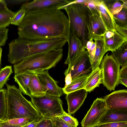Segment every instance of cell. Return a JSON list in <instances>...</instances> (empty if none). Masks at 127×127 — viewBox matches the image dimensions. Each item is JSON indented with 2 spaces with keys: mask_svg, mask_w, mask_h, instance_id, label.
Returning a JSON list of instances; mask_svg holds the SVG:
<instances>
[{
  "mask_svg": "<svg viewBox=\"0 0 127 127\" xmlns=\"http://www.w3.org/2000/svg\"><path fill=\"white\" fill-rule=\"evenodd\" d=\"M69 30L68 18L61 10L54 9L26 14L18 33V38L27 40H67Z\"/></svg>",
  "mask_w": 127,
  "mask_h": 127,
  "instance_id": "6da1fadb",
  "label": "cell"
},
{
  "mask_svg": "<svg viewBox=\"0 0 127 127\" xmlns=\"http://www.w3.org/2000/svg\"><path fill=\"white\" fill-rule=\"evenodd\" d=\"M67 39L56 38L47 40H29L18 38L9 44L8 61L15 64L32 55L53 49L63 48Z\"/></svg>",
  "mask_w": 127,
  "mask_h": 127,
  "instance_id": "7a4b0ae2",
  "label": "cell"
},
{
  "mask_svg": "<svg viewBox=\"0 0 127 127\" xmlns=\"http://www.w3.org/2000/svg\"><path fill=\"white\" fill-rule=\"evenodd\" d=\"M7 112L4 120L27 118L32 121H39L42 118L31 102L27 100L14 85L5 84Z\"/></svg>",
  "mask_w": 127,
  "mask_h": 127,
  "instance_id": "3957f363",
  "label": "cell"
},
{
  "mask_svg": "<svg viewBox=\"0 0 127 127\" xmlns=\"http://www.w3.org/2000/svg\"><path fill=\"white\" fill-rule=\"evenodd\" d=\"M63 49H53L30 56L14 64L15 74L27 71H42L54 67L62 59Z\"/></svg>",
  "mask_w": 127,
  "mask_h": 127,
  "instance_id": "277c9868",
  "label": "cell"
},
{
  "mask_svg": "<svg viewBox=\"0 0 127 127\" xmlns=\"http://www.w3.org/2000/svg\"><path fill=\"white\" fill-rule=\"evenodd\" d=\"M64 9L68 17L69 29L74 32L85 48L87 42L90 39L91 12L86 5L81 3L72 4Z\"/></svg>",
  "mask_w": 127,
  "mask_h": 127,
  "instance_id": "5b68a950",
  "label": "cell"
},
{
  "mask_svg": "<svg viewBox=\"0 0 127 127\" xmlns=\"http://www.w3.org/2000/svg\"><path fill=\"white\" fill-rule=\"evenodd\" d=\"M30 97L33 105L44 118L51 119L65 112L63 108V102L58 96L46 94L42 96L31 95Z\"/></svg>",
  "mask_w": 127,
  "mask_h": 127,
  "instance_id": "8992f818",
  "label": "cell"
},
{
  "mask_svg": "<svg viewBox=\"0 0 127 127\" xmlns=\"http://www.w3.org/2000/svg\"><path fill=\"white\" fill-rule=\"evenodd\" d=\"M100 68L102 70V83L109 90H114L118 85L119 74L120 66L117 63L112 55L107 53L101 60Z\"/></svg>",
  "mask_w": 127,
  "mask_h": 127,
  "instance_id": "52a82bcc",
  "label": "cell"
},
{
  "mask_svg": "<svg viewBox=\"0 0 127 127\" xmlns=\"http://www.w3.org/2000/svg\"><path fill=\"white\" fill-rule=\"evenodd\" d=\"M107 110L106 102L102 98L95 100L82 121V127H95Z\"/></svg>",
  "mask_w": 127,
  "mask_h": 127,
  "instance_id": "ba28073f",
  "label": "cell"
},
{
  "mask_svg": "<svg viewBox=\"0 0 127 127\" xmlns=\"http://www.w3.org/2000/svg\"><path fill=\"white\" fill-rule=\"evenodd\" d=\"M68 65L64 74L65 76L70 73L72 80L80 75L88 74L92 70L88 51L85 50L82 52Z\"/></svg>",
  "mask_w": 127,
  "mask_h": 127,
  "instance_id": "9c48e42d",
  "label": "cell"
},
{
  "mask_svg": "<svg viewBox=\"0 0 127 127\" xmlns=\"http://www.w3.org/2000/svg\"><path fill=\"white\" fill-rule=\"evenodd\" d=\"M71 0H34L23 4L21 8L24 9L26 14L49 10L58 9L68 3Z\"/></svg>",
  "mask_w": 127,
  "mask_h": 127,
  "instance_id": "30bf717a",
  "label": "cell"
},
{
  "mask_svg": "<svg viewBox=\"0 0 127 127\" xmlns=\"http://www.w3.org/2000/svg\"><path fill=\"white\" fill-rule=\"evenodd\" d=\"M107 109L114 110H127V90L114 91L104 97Z\"/></svg>",
  "mask_w": 127,
  "mask_h": 127,
  "instance_id": "8fae6325",
  "label": "cell"
},
{
  "mask_svg": "<svg viewBox=\"0 0 127 127\" xmlns=\"http://www.w3.org/2000/svg\"><path fill=\"white\" fill-rule=\"evenodd\" d=\"M33 72L46 88V94L60 97L64 94L62 88L58 86L57 81L50 76L48 70Z\"/></svg>",
  "mask_w": 127,
  "mask_h": 127,
  "instance_id": "7c38bea8",
  "label": "cell"
},
{
  "mask_svg": "<svg viewBox=\"0 0 127 127\" xmlns=\"http://www.w3.org/2000/svg\"><path fill=\"white\" fill-rule=\"evenodd\" d=\"M67 42L68 52L64 62L66 64H68L74 60L86 49L75 33L70 29Z\"/></svg>",
  "mask_w": 127,
  "mask_h": 127,
  "instance_id": "4fadbf2b",
  "label": "cell"
},
{
  "mask_svg": "<svg viewBox=\"0 0 127 127\" xmlns=\"http://www.w3.org/2000/svg\"><path fill=\"white\" fill-rule=\"evenodd\" d=\"M88 92L83 89L67 94L65 98L68 105V114L71 115L75 113L83 103Z\"/></svg>",
  "mask_w": 127,
  "mask_h": 127,
  "instance_id": "5bb4252c",
  "label": "cell"
},
{
  "mask_svg": "<svg viewBox=\"0 0 127 127\" xmlns=\"http://www.w3.org/2000/svg\"><path fill=\"white\" fill-rule=\"evenodd\" d=\"M105 50L113 52L122 46L126 39L119 34L115 30L112 31L107 30L103 35Z\"/></svg>",
  "mask_w": 127,
  "mask_h": 127,
  "instance_id": "9a60e30c",
  "label": "cell"
},
{
  "mask_svg": "<svg viewBox=\"0 0 127 127\" xmlns=\"http://www.w3.org/2000/svg\"><path fill=\"white\" fill-rule=\"evenodd\" d=\"M94 2L100 13V17L107 30L115 31L116 23L105 2L102 0H94Z\"/></svg>",
  "mask_w": 127,
  "mask_h": 127,
  "instance_id": "2e32d148",
  "label": "cell"
},
{
  "mask_svg": "<svg viewBox=\"0 0 127 127\" xmlns=\"http://www.w3.org/2000/svg\"><path fill=\"white\" fill-rule=\"evenodd\" d=\"M127 122V110H114L107 109L96 126L116 122Z\"/></svg>",
  "mask_w": 127,
  "mask_h": 127,
  "instance_id": "e0dca14e",
  "label": "cell"
},
{
  "mask_svg": "<svg viewBox=\"0 0 127 127\" xmlns=\"http://www.w3.org/2000/svg\"><path fill=\"white\" fill-rule=\"evenodd\" d=\"M89 27L90 39L103 36L107 30L101 17L97 15L91 16Z\"/></svg>",
  "mask_w": 127,
  "mask_h": 127,
  "instance_id": "ac0fdd59",
  "label": "cell"
},
{
  "mask_svg": "<svg viewBox=\"0 0 127 127\" xmlns=\"http://www.w3.org/2000/svg\"><path fill=\"white\" fill-rule=\"evenodd\" d=\"M34 74L33 71H27L15 74L14 77L21 92L30 97L31 95L29 88L30 80L31 76Z\"/></svg>",
  "mask_w": 127,
  "mask_h": 127,
  "instance_id": "d6986e66",
  "label": "cell"
},
{
  "mask_svg": "<svg viewBox=\"0 0 127 127\" xmlns=\"http://www.w3.org/2000/svg\"><path fill=\"white\" fill-rule=\"evenodd\" d=\"M102 70L99 66L89 74L84 89L88 92H91L102 83Z\"/></svg>",
  "mask_w": 127,
  "mask_h": 127,
  "instance_id": "ffe728a7",
  "label": "cell"
},
{
  "mask_svg": "<svg viewBox=\"0 0 127 127\" xmlns=\"http://www.w3.org/2000/svg\"><path fill=\"white\" fill-rule=\"evenodd\" d=\"M96 44L95 54L91 64L92 70L99 66L103 56L106 52L105 51L103 36L94 39Z\"/></svg>",
  "mask_w": 127,
  "mask_h": 127,
  "instance_id": "44dd1931",
  "label": "cell"
},
{
  "mask_svg": "<svg viewBox=\"0 0 127 127\" xmlns=\"http://www.w3.org/2000/svg\"><path fill=\"white\" fill-rule=\"evenodd\" d=\"M89 74L80 75L72 80L71 83L65 88H62L64 94L84 89Z\"/></svg>",
  "mask_w": 127,
  "mask_h": 127,
  "instance_id": "7402d4cb",
  "label": "cell"
},
{
  "mask_svg": "<svg viewBox=\"0 0 127 127\" xmlns=\"http://www.w3.org/2000/svg\"><path fill=\"white\" fill-rule=\"evenodd\" d=\"M29 88L31 95L40 96L46 94V88L40 82L34 73L31 77Z\"/></svg>",
  "mask_w": 127,
  "mask_h": 127,
  "instance_id": "603a6c76",
  "label": "cell"
},
{
  "mask_svg": "<svg viewBox=\"0 0 127 127\" xmlns=\"http://www.w3.org/2000/svg\"><path fill=\"white\" fill-rule=\"evenodd\" d=\"M112 55L118 65L122 67L127 64V41L116 50Z\"/></svg>",
  "mask_w": 127,
  "mask_h": 127,
  "instance_id": "cb8c5ba5",
  "label": "cell"
},
{
  "mask_svg": "<svg viewBox=\"0 0 127 127\" xmlns=\"http://www.w3.org/2000/svg\"><path fill=\"white\" fill-rule=\"evenodd\" d=\"M15 13L9 9L0 12V28H6L8 26Z\"/></svg>",
  "mask_w": 127,
  "mask_h": 127,
  "instance_id": "d4e9b609",
  "label": "cell"
},
{
  "mask_svg": "<svg viewBox=\"0 0 127 127\" xmlns=\"http://www.w3.org/2000/svg\"><path fill=\"white\" fill-rule=\"evenodd\" d=\"M6 89H0V121L5 118L7 112L6 99Z\"/></svg>",
  "mask_w": 127,
  "mask_h": 127,
  "instance_id": "484cf974",
  "label": "cell"
},
{
  "mask_svg": "<svg viewBox=\"0 0 127 127\" xmlns=\"http://www.w3.org/2000/svg\"><path fill=\"white\" fill-rule=\"evenodd\" d=\"M13 73L11 66H6L0 70V89H1Z\"/></svg>",
  "mask_w": 127,
  "mask_h": 127,
  "instance_id": "4316f807",
  "label": "cell"
},
{
  "mask_svg": "<svg viewBox=\"0 0 127 127\" xmlns=\"http://www.w3.org/2000/svg\"><path fill=\"white\" fill-rule=\"evenodd\" d=\"M113 18L115 22L120 26L127 27V9L122 8L118 13L114 15Z\"/></svg>",
  "mask_w": 127,
  "mask_h": 127,
  "instance_id": "83f0119b",
  "label": "cell"
},
{
  "mask_svg": "<svg viewBox=\"0 0 127 127\" xmlns=\"http://www.w3.org/2000/svg\"><path fill=\"white\" fill-rule=\"evenodd\" d=\"M32 121H33L28 118H22L8 120H3L0 121V122L11 125L21 126L22 127Z\"/></svg>",
  "mask_w": 127,
  "mask_h": 127,
  "instance_id": "f1b7e54d",
  "label": "cell"
},
{
  "mask_svg": "<svg viewBox=\"0 0 127 127\" xmlns=\"http://www.w3.org/2000/svg\"><path fill=\"white\" fill-rule=\"evenodd\" d=\"M26 14L25 10L21 8L16 12L11 23V24L19 26L22 22Z\"/></svg>",
  "mask_w": 127,
  "mask_h": 127,
  "instance_id": "f546056e",
  "label": "cell"
},
{
  "mask_svg": "<svg viewBox=\"0 0 127 127\" xmlns=\"http://www.w3.org/2000/svg\"><path fill=\"white\" fill-rule=\"evenodd\" d=\"M121 84L125 87L127 86V64L120 69L118 85Z\"/></svg>",
  "mask_w": 127,
  "mask_h": 127,
  "instance_id": "4dcf8cb0",
  "label": "cell"
},
{
  "mask_svg": "<svg viewBox=\"0 0 127 127\" xmlns=\"http://www.w3.org/2000/svg\"><path fill=\"white\" fill-rule=\"evenodd\" d=\"M58 117L67 123L75 127H77L79 123L77 119L65 112Z\"/></svg>",
  "mask_w": 127,
  "mask_h": 127,
  "instance_id": "1f68e13d",
  "label": "cell"
},
{
  "mask_svg": "<svg viewBox=\"0 0 127 127\" xmlns=\"http://www.w3.org/2000/svg\"><path fill=\"white\" fill-rule=\"evenodd\" d=\"M109 11L113 16L119 12L123 8L122 4L118 0H116L113 3L109 4L107 6Z\"/></svg>",
  "mask_w": 127,
  "mask_h": 127,
  "instance_id": "d6a6232c",
  "label": "cell"
},
{
  "mask_svg": "<svg viewBox=\"0 0 127 127\" xmlns=\"http://www.w3.org/2000/svg\"><path fill=\"white\" fill-rule=\"evenodd\" d=\"M51 119L54 127H75L67 123L58 117Z\"/></svg>",
  "mask_w": 127,
  "mask_h": 127,
  "instance_id": "836d02e7",
  "label": "cell"
},
{
  "mask_svg": "<svg viewBox=\"0 0 127 127\" xmlns=\"http://www.w3.org/2000/svg\"><path fill=\"white\" fill-rule=\"evenodd\" d=\"M84 4L88 8L92 15L100 17V13L94 3V0H88L87 2Z\"/></svg>",
  "mask_w": 127,
  "mask_h": 127,
  "instance_id": "e575fe53",
  "label": "cell"
},
{
  "mask_svg": "<svg viewBox=\"0 0 127 127\" xmlns=\"http://www.w3.org/2000/svg\"><path fill=\"white\" fill-rule=\"evenodd\" d=\"M8 31L6 28H0V47L5 45L8 38Z\"/></svg>",
  "mask_w": 127,
  "mask_h": 127,
  "instance_id": "d590c367",
  "label": "cell"
},
{
  "mask_svg": "<svg viewBox=\"0 0 127 127\" xmlns=\"http://www.w3.org/2000/svg\"><path fill=\"white\" fill-rule=\"evenodd\" d=\"M97 126V127H127V122L108 123Z\"/></svg>",
  "mask_w": 127,
  "mask_h": 127,
  "instance_id": "8d00e7d4",
  "label": "cell"
},
{
  "mask_svg": "<svg viewBox=\"0 0 127 127\" xmlns=\"http://www.w3.org/2000/svg\"><path fill=\"white\" fill-rule=\"evenodd\" d=\"M36 127H54L51 119H46L43 117Z\"/></svg>",
  "mask_w": 127,
  "mask_h": 127,
  "instance_id": "74e56055",
  "label": "cell"
},
{
  "mask_svg": "<svg viewBox=\"0 0 127 127\" xmlns=\"http://www.w3.org/2000/svg\"><path fill=\"white\" fill-rule=\"evenodd\" d=\"M115 30L120 35L127 39V27L121 26L116 23L115 25Z\"/></svg>",
  "mask_w": 127,
  "mask_h": 127,
  "instance_id": "f35d334b",
  "label": "cell"
},
{
  "mask_svg": "<svg viewBox=\"0 0 127 127\" xmlns=\"http://www.w3.org/2000/svg\"><path fill=\"white\" fill-rule=\"evenodd\" d=\"M96 50V44L95 42H93L90 49L88 52L91 64H92L93 60L95 56Z\"/></svg>",
  "mask_w": 127,
  "mask_h": 127,
  "instance_id": "ab89813d",
  "label": "cell"
},
{
  "mask_svg": "<svg viewBox=\"0 0 127 127\" xmlns=\"http://www.w3.org/2000/svg\"><path fill=\"white\" fill-rule=\"evenodd\" d=\"M5 0H0V12H3L8 10Z\"/></svg>",
  "mask_w": 127,
  "mask_h": 127,
  "instance_id": "60d3db41",
  "label": "cell"
},
{
  "mask_svg": "<svg viewBox=\"0 0 127 127\" xmlns=\"http://www.w3.org/2000/svg\"><path fill=\"white\" fill-rule=\"evenodd\" d=\"M72 79L70 73L69 72L66 76L65 78V84L64 88H65L69 85L71 82Z\"/></svg>",
  "mask_w": 127,
  "mask_h": 127,
  "instance_id": "b9f144b4",
  "label": "cell"
},
{
  "mask_svg": "<svg viewBox=\"0 0 127 127\" xmlns=\"http://www.w3.org/2000/svg\"><path fill=\"white\" fill-rule=\"evenodd\" d=\"M40 120L39 121L34 120L33 121L27 124L22 127H36V126L39 123Z\"/></svg>",
  "mask_w": 127,
  "mask_h": 127,
  "instance_id": "7bdbcfd3",
  "label": "cell"
},
{
  "mask_svg": "<svg viewBox=\"0 0 127 127\" xmlns=\"http://www.w3.org/2000/svg\"><path fill=\"white\" fill-rule=\"evenodd\" d=\"M0 127H22L21 126L11 125L6 123L0 122Z\"/></svg>",
  "mask_w": 127,
  "mask_h": 127,
  "instance_id": "ee69618b",
  "label": "cell"
},
{
  "mask_svg": "<svg viewBox=\"0 0 127 127\" xmlns=\"http://www.w3.org/2000/svg\"><path fill=\"white\" fill-rule=\"evenodd\" d=\"M93 42V39H91L87 42L85 48L87 49L88 52L89 51Z\"/></svg>",
  "mask_w": 127,
  "mask_h": 127,
  "instance_id": "f6af8a7d",
  "label": "cell"
},
{
  "mask_svg": "<svg viewBox=\"0 0 127 127\" xmlns=\"http://www.w3.org/2000/svg\"><path fill=\"white\" fill-rule=\"evenodd\" d=\"M123 2L122 4L123 8H124L127 9V0H120Z\"/></svg>",
  "mask_w": 127,
  "mask_h": 127,
  "instance_id": "bcb514c9",
  "label": "cell"
},
{
  "mask_svg": "<svg viewBox=\"0 0 127 127\" xmlns=\"http://www.w3.org/2000/svg\"><path fill=\"white\" fill-rule=\"evenodd\" d=\"M2 49L0 47V64H1V57L2 55Z\"/></svg>",
  "mask_w": 127,
  "mask_h": 127,
  "instance_id": "7dc6e473",
  "label": "cell"
},
{
  "mask_svg": "<svg viewBox=\"0 0 127 127\" xmlns=\"http://www.w3.org/2000/svg\"><path fill=\"white\" fill-rule=\"evenodd\" d=\"M1 64H0V69H1Z\"/></svg>",
  "mask_w": 127,
  "mask_h": 127,
  "instance_id": "c3c4849f",
  "label": "cell"
},
{
  "mask_svg": "<svg viewBox=\"0 0 127 127\" xmlns=\"http://www.w3.org/2000/svg\"><path fill=\"white\" fill-rule=\"evenodd\" d=\"M95 127H97L96 126Z\"/></svg>",
  "mask_w": 127,
  "mask_h": 127,
  "instance_id": "681fc988",
  "label": "cell"
},
{
  "mask_svg": "<svg viewBox=\"0 0 127 127\" xmlns=\"http://www.w3.org/2000/svg\"></svg>",
  "mask_w": 127,
  "mask_h": 127,
  "instance_id": "f907efd6",
  "label": "cell"
},
{
  "mask_svg": "<svg viewBox=\"0 0 127 127\" xmlns=\"http://www.w3.org/2000/svg\"></svg>",
  "mask_w": 127,
  "mask_h": 127,
  "instance_id": "816d5d0a",
  "label": "cell"
}]
</instances>
